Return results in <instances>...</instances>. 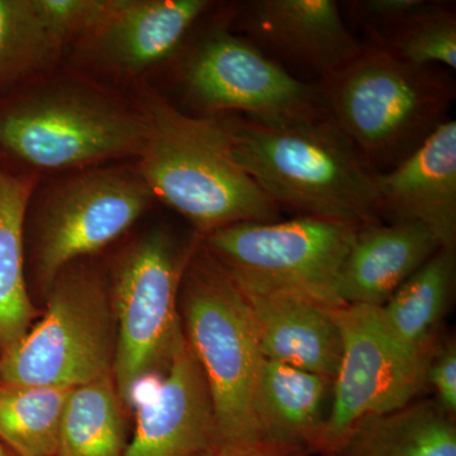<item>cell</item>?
<instances>
[{
    "mask_svg": "<svg viewBox=\"0 0 456 456\" xmlns=\"http://www.w3.org/2000/svg\"><path fill=\"white\" fill-rule=\"evenodd\" d=\"M141 99L147 137L136 169L155 200L187 218L200 237L281 218V209L233 156L230 114L191 116L151 89Z\"/></svg>",
    "mask_w": 456,
    "mask_h": 456,
    "instance_id": "6da1fadb",
    "label": "cell"
},
{
    "mask_svg": "<svg viewBox=\"0 0 456 456\" xmlns=\"http://www.w3.org/2000/svg\"><path fill=\"white\" fill-rule=\"evenodd\" d=\"M230 123L237 163L279 209L355 228L383 222L375 174L334 119L288 128L237 116Z\"/></svg>",
    "mask_w": 456,
    "mask_h": 456,
    "instance_id": "7a4b0ae2",
    "label": "cell"
},
{
    "mask_svg": "<svg viewBox=\"0 0 456 456\" xmlns=\"http://www.w3.org/2000/svg\"><path fill=\"white\" fill-rule=\"evenodd\" d=\"M330 114L375 175L415 152L448 121L455 83L436 66H417L379 45L320 83Z\"/></svg>",
    "mask_w": 456,
    "mask_h": 456,
    "instance_id": "3957f363",
    "label": "cell"
},
{
    "mask_svg": "<svg viewBox=\"0 0 456 456\" xmlns=\"http://www.w3.org/2000/svg\"><path fill=\"white\" fill-rule=\"evenodd\" d=\"M146 137L140 107L86 83L45 84L0 102V152L35 170L139 158Z\"/></svg>",
    "mask_w": 456,
    "mask_h": 456,
    "instance_id": "277c9868",
    "label": "cell"
},
{
    "mask_svg": "<svg viewBox=\"0 0 456 456\" xmlns=\"http://www.w3.org/2000/svg\"><path fill=\"white\" fill-rule=\"evenodd\" d=\"M179 312L211 393L216 441L263 440L255 393L265 358L244 297L200 237L183 274Z\"/></svg>",
    "mask_w": 456,
    "mask_h": 456,
    "instance_id": "5b68a950",
    "label": "cell"
},
{
    "mask_svg": "<svg viewBox=\"0 0 456 456\" xmlns=\"http://www.w3.org/2000/svg\"><path fill=\"white\" fill-rule=\"evenodd\" d=\"M47 297L40 322L0 355V384L74 389L112 374L117 323L106 277L75 261Z\"/></svg>",
    "mask_w": 456,
    "mask_h": 456,
    "instance_id": "8992f818",
    "label": "cell"
},
{
    "mask_svg": "<svg viewBox=\"0 0 456 456\" xmlns=\"http://www.w3.org/2000/svg\"><path fill=\"white\" fill-rule=\"evenodd\" d=\"M198 240L183 245L156 228L117 260L110 281L117 323L112 374L123 407L131 406L143 380L165 373L185 344L179 292Z\"/></svg>",
    "mask_w": 456,
    "mask_h": 456,
    "instance_id": "52a82bcc",
    "label": "cell"
},
{
    "mask_svg": "<svg viewBox=\"0 0 456 456\" xmlns=\"http://www.w3.org/2000/svg\"><path fill=\"white\" fill-rule=\"evenodd\" d=\"M185 97L200 116H232L272 128L332 118L321 84L294 77L248 38L209 32L182 70Z\"/></svg>",
    "mask_w": 456,
    "mask_h": 456,
    "instance_id": "ba28073f",
    "label": "cell"
},
{
    "mask_svg": "<svg viewBox=\"0 0 456 456\" xmlns=\"http://www.w3.org/2000/svg\"><path fill=\"white\" fill-rule=\"evenodd\" d=\"M341 356L314 455L332 456L365 419L392 412L425 391L426 355L408 353L384 326L379 308L338 305Z\"/></svg>",
    "mask_w": 456,
    "mask_h": 456,
    "instance_id": "9c48e42d",
    "label": "cell"
},
{
    "mask_svg": "<svg viewBox=\"0 0 456 456\" xmlns=\"http://www.w3.org/2000/svg\"><path fill=\"white\" fill-rule=\"evenodd\" d=\"M155 200L139 170L86 169L47 189L35 221L36 277L47 294L57 275L116 241Z\"/></svg>",
    "mask_w": 456,
    "mask_h": 456,
    "instance_id": "30bf717a",
    "label": "cell"
},
{
    "mask_svg": "<svg viewBox=\"0 0 456 456\" xmlns=\"http://www.w3.org/2000/svg\"><path fill=\"white\" fill-rule=\"evenodd\" d=\"M358 228L322 218L242 222L218 228L200 242L233 274L298 290L331 305L342 263Z\"/></svg>",
    "mask_w": 456,
    "mask_h": 456,
    "instance_id": "8fae6325",
    "label": "cell"
},
{
    "mask_svg": "<svg viewBox=\"0 0 456 456\" xmlns=\"http://www.w3.org/2000/svg\"><path fill=\"white\" fill-rule=\"evenodd\" d=\"M227 273L244 297L264 358L334 380L341 356L338 305Z\"/></svg>",
    "mask_w": 456,
    "mask_h": 456,
    "instance_id": "7c38bea8",
    "label": "cell"
},
{
    "mask_svg": "<svg viewBox=\"0 0 456 456\" xmlns=\"http://www.w3.org/2000/svg\"><path fill=\"white\" fill-rule=\"evenodd\" d=\"M236 16L240 29L255 46L308 69L321 83L362 49L334 0H254Z\"/></svg>",
    "mask_w": 456,
    "mask_h": 456,
    "instance_id": "4fadbf2b",
    "label": "cell"
},
{
    "mask_svg": "<svg viewBox=\"0 0 456 456\" xmlns=\"http://www.w3.org/2000/svg\"><path fill=\"white\" fill-rule=\"evenodd\" d=\"M217 440L211 393L187 338L137 408L125 456H198Z\"/></svg>",
    "mask_w": 456,
    "mask_h": 456,
    "instance_id": "5bb4252c",
    "label": "cell"
},
{
    "mask_svg": "<svg viewBox=\"0 0 456 456\" xmlns=\"http://www.w3.org/2000/svg\"><path fill=\"white\" fill-rule=\"evenodd\" d=\"M212 4L208 0H112L80 42L101 64L140 73L175 53Z\"/></svg>",
    "mask_w": 456,
    "mask_h": 456,
    "instance_id": "9a60e30c",
    "label": "cell"
},
{
    "mask_svg": "<svg viewBox=\"0 0 456 456\" xmlns=\"http://www.w3.org/2000/svg\"><path fill=\"white\" fill-rule=\"evenodd\" d=\"M380 218L416 222L456 250V122L448 119L406 160L375 175Z\"/></svg>",
    "mask_w": 456,
    "mask_h": 456,
    "instance_id": "2e32d148",
    "label": "cell"
},
{
    "mask_svg": "<svg viewBox=\"0 0 456 456\" xmlns=\"http://www.w3.org/2000/svg\"><path fill=\"white\" fill-rule=\"evenodd\" d=\"M441 248L416 222L367 224L355 231L336 283L341 305L382 307Z\"/></svg>",
    "mask_w": 456,
    "mask_h": 456,
    "instance_id": "e0dca14e",
    "label": "cell"
},
{
    "mask_svg": "<svg viewBox=\"0 0 456 456\" xmlns=\"http://www.w3.org/2000/svg\"><path fill=\"white\" fill-rule=\"evenodd\" d=\"M331 389L330 378L264 359L255 393L261 439L301 446L314 454Z\"/></svg>",
    "mask_w": 456,
    "mask_h": 456,
    "instance_id": "ac0fdd59",
    "label": "cell"
},
{
    "mask_svg": "<svg viewBox=\"0 0 456 456\" xmlns=\"http://www.w3.org/2000/svg\"><path fill=\"white\" fill-rule=\"evenodd\" d=\"M38 178L0 169V355L22 340L35 318L25 277V222Z\"/></svg>",
    "mask_w": 456,
    "mask_h": 456,
    "instance_id": "d6986e66",
    "label": "cell"
},
{
    "mask_svg": "<svg viewBox=\"0 0 456 456\" xmlns=\"http://www.w3.org/2000/svg\"><path fill=\"white\" fill-rule=\"evenodd\" d=\"M332 456H456V419L417 398L365 419Z\"/></svg>",
    "mask_w": 456,
    "mask_h": 456,
    "instance_id": "ffe728a7",
    "label": "cell"
},
{
    "mask_svg": "<svg viewBox=\"0 0 456 456\" xmlns=\"http://www.w3.org/2000/svg\"><path fill=\"white\" fill-rule=\"evenodd\" d=\"M456 250L441 248L399 287L380 317L392 338L408 353L426 355L454 296Z\"/></svg>",
    "mask_w": 456,
    "mask_h": 456,
    "instance_id": "44dd1931",
    "label": "cell"
},
{
    "mask_svg": "<svg viewBox=\"0 0 456 456\" xmlns=\"http://www.w3.org/2000/svg\"><path fill=\"white\" fill-rule=\"evenodd\" d=\"M123 408L113 374L71 389L56 456H125Z\"/></svg>",
    "mask_w": 456,
    "mask_h": 456,
    "instance_id": "7402d4cb",
    "label": "cell"
},
{
    "mask_svg": "<svg viewBox=\"0 0 456 456\" xmlns=\"http://www.w3.org/2000/svg\"><path fill=\"white\" fill-rule=\"evenodd\" d=\"M70 391L0 384V444L16 456H56Z\"/></svg>",
    "mask_w": 456,
    "mask_h": 456,
    "instance_id": "603a6c76",
    "label": "cell"
},
{
    "mask_svg": "<svg viewBox=\"0 0 456 456\" xmlns=\"http://www.w3.org/2000/svg\"><path fill=\"white\" fill-rule=\"evenodd\" d=\"M66 42L41 0H0V89L49 64Z\"/></svg>",
    "mask_w": 456,
    "mask_h": 456,
    "instance_id": "cb8c5ba5",
    "label": "cell"
},
{
    "mask_svg": "<svg viewBox=\"0 0 456 456\" xmlns=\"http://www.w3.org/2000/svg\"><path fill=\"white\" fill-rule=\"evenodd\" d=\"M417 66L456 69V14L452 3L435 2L422 13L369 40Z\"/></svg>",
    "mask_w": 456,
    "mask_h": 456,
    "instance_id": "d4e9b609",
    "label": "cell"
},
{
    "mask_svg": "<svg viewBox=\"0 0 456 456\" xmlns=\"http://www.w3.org/2000/svg\"><path fill=\"white\" fill-rule=\"evenodd\" d=\"M425 387L434 393V401L448 415L456 417V342L454 338L436 340L428 350Z\"/></svg>",
    "mask_w": 456,
    "mask_h": 456,
    "instance_id": "484cf974",
    "label": "cell"
},
{
    "mask_svg": "<svg viewBox=\"0 0 456 456\" xmlns=\"http://www.w3.org/2000/svg\"><path fill=\"white\" fill-rule=\"evenodd\" d=\"M432 3L434 0H360L349 3V8L373 38L422 13Z\"/></svg>",
    "mask_w": 456,
    "mask_h": 456,
    "instance_id": "4316f807",
    "label": "cell"
},
{
    "mask_svg": "<svg viewBox=\"0 0 456 456\" xmlns=\"http://www.w3.org/2000/svg\"><path fill=\"white\" fill-rule=\"evenodd\" d=\"M198 456H316L301 446L268 440L215 441Z\"/></svg>",
    "mask_w": 456,
    "mask_h": 456,
    "instance_id": "83f0119b",
    "label": "cell"
},
{
    "mask_svg": "<svg viewBox=\"0 0 456 456\" xmlns=\"http://www.w3.org/2000/svg\"><path fill=\"white\" fill-rule=\"evenodd\" d=\"M0 456H16L12 454L11 452H9L8 449H5L4 446L0 444Z\"/></svg>",
    "mask_w": 456,
    "mask_h": 456,
    "instance_id": "f1b7e54d",
    "label": "cell"
}]
</instances>
